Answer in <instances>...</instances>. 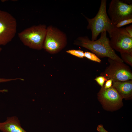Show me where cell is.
Wrapping results in <instances>:
<instances>
[{"mask_svg": "<svg viewBox=\"0 0 132 132\" xmlns=\"http://www.w3.org/2000/svg\"><path fill=\"white\" fill-rule=\"evenodd\" d=\"M106 32H101L100 37L94 41L90 40L87 36L79 37L75 40L74 44L90 50L99 58L108 57L118 62H123L110 46Z\"/></svg>", "mask_w": 132, "mask_h": 132, "instance_id": "cell-1", "label": "cell"}, {"mask_svg": "<svg viewBox=\"0 0 132 132\" xmlns=\"http://www.w3.org/2000/svg\"><path fill=\"white\" fill-rule=\"evenodd\" d=\"M106 5L107 0H101L98 11L94 17L89 18L83 15L88 23L87 29L91 31L92 41L96 40L99 34L104 31L108 32L110 36L116 28L108 15Z\"/></svg>", "mask_w": 132, "mask_h": 132, "instance_id": "cell-2", "label": "cell"}, {"mask_svg": "<svg viewBox=\"0 0 132 132\" xmlns=\"http://www.w3.org/2000/svg\"><path fill=\"white\" fill-rule=\"evenodd\" d=\"M47 27L45 24L33 26L19 33L18 36L25 45L32 49L40 50L43 48Z\"/></svg>", "mask_w": 132, "mask_h": 132, "instance_id": "cell-3", "label": "cell"}, {"mask_svg": "<svg viewBox=\"0 0 132 132\" xmlns=\"http://www.w3.org/2000/svg\"><path fill=\"white\" fill-rule=\"evenodd\" d=\"M67 43L66 34L52 25L47 27L43 48L51 54L57 53L64 48Z\"/></svg>", "mask_w": 132, "mask_h": 132, "instance_id": "cell-4", "label": "cell"}, {"mask_svg": "<svg viewBox=\"0 0 132 132\" xmlns=\"http://www.w3.org/2000/svg\"><path fill=\"white\" fill-rule=\"evenodd\" d=\"M109 65L100 74L107 80L123 82L132 79V73L129 67L123 62H120L108 58Z\"/></svg>", "mask_w": 132, "mask_h": 132, "instance_id": "cell-5", "label": "cell"}, {"mask_svg": "<svg viewBox=\"0 0 132 132\" xmlns=\"http://www.w3.org/2000/svg\"><path fill=\"white\" fill-rule=\"evenodd\" d=\"M107 12L110 18L115 25L123 20L132 18V0H112Z\"/></svg>", "mask_w": 132, "mask_h": 132, "instance_id": "cell-6", "label": "cell"}, {"mask_svg": "<svg viewBox=\"0 0 132 132\" xmlns=\"http://www.w3.org/2000/svg\"><path fill=\"white\" fill-rule=\"evenodd\" d=\"M17 27L15 19L8 12L0 10V45H5L12 40Z\"/></svg>", "mask_w": 132, "mask_h": 132, "instance_id": "cell-7", "label": "cell"}, {"mask_svg": "<svg viewBox=\"0 0 132 132\" xmlns=\"http://www.w3.org/2000/svg\"><path fill=\"white\" fill-rule=\"evenodd\" d=\"M111 47L117 51L132 54V37L126 32L125 28H115L110 36Z\"/></svg>", "mask_w": 132, "mask_h": 132, "instance_id": "cell-8", "label": "cell"}, {"mask_svg": "<svg viewBox=\"0 0 132 132\" xmlns=\"http://www.w3.org/2000/svg\"><path fill=\"white\" fill-rule=\"evenodd\" d=\"M98 98L103 105L111 108H115L121 105L123 98L112 86L108 89L103 86L98 94Z\"/></svg>", "mask_w": 132, "mask_h": 132, "instance_id": "cell-9", "label": "cell"}, {"mask_svg": "<svg viewBox=\"0 0 132 132\" xmlns=\"http://www.w3.org/2000/svg\"><path fill=\"white\" fill-rule=\"evenodd\" d=\"M1 132H27L21 126L20 121L16 116L8 117L4 122H0Z\"/></svg>", "mask_w": 132, "mask_h": 132, "instance_id": "cell-10", "label": "cell"}, {"mask_svg": "<svg viewBox=\"0 0 132 132\" xmlns=\"http://www.w3.org/2000/svg\"><path fill=\"white\" fill-rule=\"evenodd\" d=\"M123 98L127 99L132 95V81H113L112 86Z\"/></svg>", "mask_w": 132, "mask_h": 132, "instance_id": "cell-11", "label": "cell"}, {"mask_svg": "<svg viewBox=\"0 0 132 132\" xmlns=\"http://www.w3.org/2000/svg\"><path fill=\"white\" fill-rule=\"evenodd\" d=\"M121 59L125 62L131 66H132V54L127 53H120Z\"/></svg>", "mask_w": 132, "mask_h": 132, "instance_id": "cell-12", "label": "cell"}, {"mask_svg": "<svg viewBox=\"0 0 132 132\" xmlns=\"http://www.w3.org/2000/svg\"><path fill=\"white\" fill-rule=\"evenodd\" d=\"M84 57L98 63H100L101 60L94 54L88 52H85L84 53Z\"/></svg>", "mask_w": 132, "mask_h": 132, "instance_id": "cell-13", "label": "cell"}, {"mask_svg": "<svg viewBox=\"0 0 132 132\" xmlns=\"http://www.w3.org/2000/svg\"><path fill=\"white\" fill-rule=\"evenodd\" d=\"M66 52L68 53L80 58H82L84 57V52L79 50H69L66 51Z\"/></svg>", "mask_w": 132, "mask_h": 132, "instance_id": "cell-14", "label": "cell"}, {"mask_svg": "<svg viewBox=\"0 0 132 132\" xmlns=\"http://www.w3.org/2000/svg\"><path fill=\"white\" fill-rule=\"evenodd\" d=\"M132 22V18L125 19L118 22L115 25V27L117 28H121L122 27L131 23Z\"/></svg>", "mask_w": 132, "mask_h": 132, "instance_id": "cell-15", "label": "cell"}, {"mask_svg": "<svg viewBox=\"0 0 132 132\" xmlns=\"http://www.w3.org/2000/svg\"><path fill=\"white\" fill-rule=\"evenodd\" d=\"M94 80L101 87L103 86L105 81L107 80L104 77L101 76L97 77Z\"/></svg>", "mask_w": 132, "mask_h": 132, "instance_id": "cell-16", "label": "cell"}, {"mask_svg": "<svg viewBox=\"0 0 132 132\" xmlns=\"http://www.w3.org/2000/svg\"><path fill=\"white\" fill-rule=\"evenodd\" d=\"M112 80L111 79L107 80L103 86L105 89H108L111 87L112 86Z\"/></svg>", "mask_w": 132, "mask_h": 132, "instance_id": "cell-17", "label": "cell"}, {"mask_svg": "<svg viewBox=\"0 0 132 132\" xmlns=\"http://www.w3.org/2000/svg\"><path fill=\"white\" fill-rule=\"evenodd\" d=\"M20 79L22 80H23V79L20 78H10L6 79L4 78H0V83L7 82L13 80Z\"/></svg>", "mask_w": 132, "mask_h": 132, "instance_id": "cell-18", "label": "cell"}, {"mask_svg": "<svg viewBox=\"0 0 132 132\" xmlns=\"http://www.w3.org/2000/svg\"><path fill=\"white\" fill-rule=\"evenodd\" d=\"M97 130L99 132H109L106 130L102 125H99L98 126Z\"/></svg>", "mask_w": 132, "mask_h": 132, "instance_id": "cell-19", "label": "cell"}, {"mask_svg": "<svg viewBox=\"0 0 132 132\" xmlns=\"http://www.w3.org/2000/svg\"><path fill=\"white\" fill-rule=\"evenodd\" d=\"M125 29L128 33L132 37V25L126 27Z\"/></svg>", "mask_w": 132, "mask_h": 132, "instance_id": "cell-20", "label": "cell"}, {"mask_svg": "<svg viewBox=\"0 0 132 132\" xmlns=\"http://www.w3.org/2000/svg\"><path fill=\"white\" fill-rule=\"evenodd\" d=\"M7 91V90L6 89H0V92H3Z\"/></svg>", "mask_w": 132, "mask_h": 132, "instance_id": "cell-21", "label": "cell"}, {"mask_svg": "<svg viewBox=\"0 0 132 132\" xmlns=\"http://www.w3.org/2000/svg\"><path fill=\"white\" fill-rule=\"evenodd\" d=\"M2 50V49L0 47V52H1Z\"/></svg>", "mask_w": 132, "mask_h": 132, "instance_id": "cell-22", "label": "cell"}]
</instances>
